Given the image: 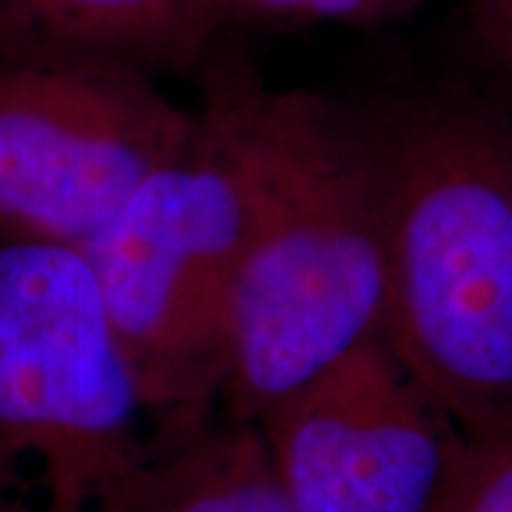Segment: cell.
<instances>
[{
	"instance_id": "8992f818",
	"label": "cell",
	"mask_w": 512,
	"mask_h": 512,
	"mask_svg": "<svg viewBox=\"0 0 512 512\" xmlns=\"http://www.w3.org/2000/svg\"><path fill=\"white\" fill-rule=\"evenodd\" d=\"M293 512H439L458 430L390 348L345 356L254 424Z\"/></svg>"
},
{
	"instance_id": "7a4b0ae2",
	"label": "cell",
	"mask_w": 512,
	"mask_h": 512,
	"mask_svg": "<svg viewBox=\"0 0 512 512\" xmlns=\"http://www.w3.org/2000/svg\"><path fill=\"white\" fill-rule=\"evenodd\" d=\"M387 237L384 336L461 436L512 421V117L427 97L367 117Z\"/></svg>"
},
{
	"instance_id": "52a82bcc",
	"label": "cell",
	"mask_w": 512,
	"mask_h": 512,
	"mask_svg": "<svg viewBox=\"0 0 512 512\" xmlns=\"http://www.w3.org/2000/svg\"><path fill=\"white\" fill-rule=\"evenodd\" d=\"M231 18V0H0V63L188 72L211 57Z\"/></svg>"
},
{
	"instance_id": "3957f363",
	"label": "cell",
	"mask_w": 512,
	"mask_h": 512,
	"mask_svg": "<svg viewBox=\"0 0 512 512\" xmlns=\"http://www.w3.org/2000/svg\"><path fill=\"white\" fill-rule=\"evenodd\" d=\"M262 103L265 86L239 63H214L191 140L77 251L148 399L185 436L222 404L228 308L262 183Z\"/></svg>"
},
{
	"instance_id": "6da1fadb",
	"label": "cell",
	"mask_w": 512,
	"mask_h": 512,
	"mask_svg": "<svg viewBox=\"0 0 512 512\" xmlns=\"http://www.w3.org/2000/svg\"><path fill=\"white\" fill-rule=\"evenodd\" d=\"M259 202L225 330L222 404L256 424L387 328V237L367 117L265 89Z\"/></svg>"
},
{
	"instance_id": "30bf717a",
	"label": "cell",
	"mask_w": 512,
	"mask_h": 512,
	"mask_svg": "<svg viewBox=\"0 0 512 512\" xmlns=\"http://www.w3.org/2000/svg\"><path fill=\"white\" fill-rule=\"evenodd\" d=\"M473 26L490 60L512 77V0H473Z\"/></svg>"
},
{
	"instance_id": "5b68a950",
	"label": "cell",
	"mask_w": 512,
	"mask_h": 512,
	"mask_svg": "<svg viewBox=\"0 0 512 512\" xmlns=\"http://www.w3.org/2000/svg\"><path fill=\"white\" fill-rule=\"evenodd\" d=\"M197 111L111 63H0V239L83 251Z\"/></svg>"
},
{
	"instance_id": "ba28073f",
	"label": "cell",
	"mask_w": 512,
	"mask_h": 512,
	"mask_svg": "<svg viewBox=\"0 0 512 512\" xmlns=\"http://www.w3.org/2000/svg\"><path fill=\"white\" fill-rule=\"evenodd\" d=\"M128 512H293L254 424H217L180 441Z\"/></svg>"
},
{
	"instance_id": "8fae6325",
	"label": "cell",
	"mask_w": 512,
	"mask_h": 512,
	"mask_svg": "<svg viewBox=\"0 0 512 512\" xmlns=\"http://www.w3.org/2000/svg\"><path fill=\"white\" fill-rule=\"evenodd\" d=\"M373 0H231L234 15L259 12L276 18H336L353 15Z\"/></svg>"
},
{
	"instance_id": "277c9868",
	"label": "cell",
	"mask_w": 512,
	"mask_h": 512,
	"mask_svg": "<svg viewBox=\"0 0 512 512\" xmlns=\"http://www.w3.org/2000/svg\"><path fill=\"white\" fill-rule=\"evenodd\" d=\"M185 439L148 399L83 254L0 239V512H128Z\"/></svg>"
},
{
	"instance_id": "9c48e42d",
	"label": "cell",
	"mask_w": 512,
	"mask_h": 512,
	"mask_svg": "<svg viewBox=\"0 0 512 512\" xmlns=\"http://www.w3.org/2000/svg\"><path fill=\"white\" fill-rule=\"evenodd\" d=\"M439 512H512V421L458 433Z\"/></svg>"
}]
</instances>
